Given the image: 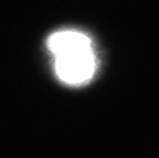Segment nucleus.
<instances>
[{"instance_id": "obj_2", "label": "nucleus", "mask_w": 159, "mask_h": 158, "mask_svg": "<svg viewBox=\"0 0 159 158\" xmlns=\"http://www.w3.org/2000/svg\"><path fill=\"white\" fill-rule=\"evenodd\" d=\"M47 47L55 56L91 47V40L78 31L65 30L53 33L47 39Z\"/></svg>"}, {"instance_id": "obj_1", "label": "nucleus", "mask_w": 159, "mask_h": 158, "mask_svg": "<svg viewBox=\"0 0 159 158\" xmlns=\"http://www.w3.org/2000/svg\"><path fill=\"white\" fill-rule=\"evenodd\" d=\"M55 71L61 81L72 86L89 82L96 73L97 59L93 48H84L55 56Z\"/></svg>"}]
</instances>
